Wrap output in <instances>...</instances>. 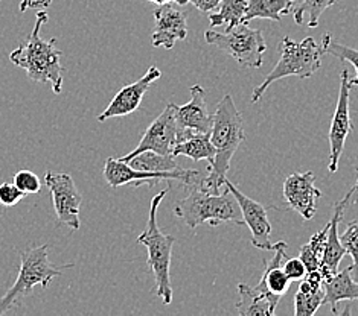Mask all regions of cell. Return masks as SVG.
<instances>
[{
    "label": "cell",
    "instance_id": "2",
    "mask_svg": "<svg viewBox=\"0 0 358 316\" xmlns=\"http://www.w3.org/2000/svg\"><path fill=\"white\" fill-rule=\"evenodd\" d=\"M46 22L48 14L45 11H38L29 40L13 50L10 54V61L27 72L32 81L49 84L55 95H59L63 90V54L55 47V38L46 41L40 37L41 27Z\"/></svg>",
    "mask_w": 358,
    "mask_h": 316
},
{
    "label": "cell",
    "instance_id": "15",
    "mask_svg": "<svg viewBox=\"0 0 358 316\" xmlns=\"http://www.w3.org/2000/svg\"><path fill=\"white\" fill-rule=\"evenodd\" d=\"M322 192L315 187L313 172H296L284 181V200L288 207L299 213L303 220L314 218L317 210V200Z\"/></svg>",
    "mask_w": 358,
    "mask_h": 316
},
{
    "label": "cell",
    "instance_id": "17",
    "mask_svg": "<svg viewBox=\"0 0 358 316\" xmlns=\"http://www.w3.org/2000/svg\"><path fill=\"white\" fill-rule=\"evenodd\" d=\"M355 193V189L352 187L349 190L343 200H340L336 206L334 211H332V218L329 220V227H328V236H327V245H325V251H323V259L320 263V274L323 276V280L329 278L332 276H336L340 268V262L348 254L345 246L340 242V236H338V224L342 220L343 216V210L348 206V202L351 201L352 195Z\"/></svg>",
    "mask_w": 358,
    "mask_h": 316
},
{
    "label": "cell",
    "instance_id": "34",
    "mask_svg": "<svg viewBox=\"0 0 358 316\" xmlns=\"http://www.w3.org/2000/svg\"><path fill=\"white\" fill-rule=\"evenodd\" d=\"M52 5V0H31L29 3V10L34 8V10H45V8H49Z\"/></svg>",
    "mask_w": 358,
    "mask_h": 316
},
{
    "label": "cell",
    "instance_id": "12",
    "mask_svg": "<svg viewBox=\"0 0 358 316\" xmlns=\"http://www.w3.org/2000/svg\"><path fill=\"white\" fill-rule=\"evenodd\" d=\"M191 100L187 104L178 107L174 105L176 119L178 125V142L189 137L194 133L210 134L214 114L206 105V91L201 85L195 84L191 87Z\"/></svg>",
    "mask_w": 358,
    "mask_h": 316
},
{
    "label": "cell",
    "instance_id": "9",
    "mask_svg": "<svg viewBox=\"0 0 358 316\" xmlns=\"http://www.w3.org/2000/svg\"><path fill=\"white\" fill-rule=\"evenodd\" d=\"M45 184L52 195L54 210L57 213L58 224L69 227L72 232H78L81 227L80 222V207L83 196L76 187L73 178L69 174H52L46 172Z\"/></svg>",
    "mask_w": 358,
    "mask_h": 316
},
{
    "label": "cell",
    "instance_id": "36",
    "mask_svg": "<svg viewBox=\"0 0 358 316\" xmlns=\"http://www.w3.org/2000/svg\"><path fill=\"white\" fill-rule=\"evenodd\" d=\"M148 2H151V3H156V5H164V3L171 2V0H148Z\"/></svg>",
    "mask_w": 358,
    "mask_h": 316
},
{
    "label": "cell",
    "instance_id": "39",
    "mask_svg": "<svg viewBox=\"0 0 358 316\" xmlns=\"http://www.w3.org/2000/svg\"><path fill=\"white\" fill-rule=\"evenodd\" d=\"M174 2H177V0H174Z\"/></svg>",
    "mask_w": 358,
    "mask_h": 316
},
{
    "label": "cell",
    "instance_id": "5",
    "mask_svg": "<svg viewBox=\"0 0 358 316\" xmlns=\"http://www.w3.org/2000/svg\"><path fill=\"white\" fill-rule=\"evenodd\" d=\"M280 54L279 61L273 67V70L267 75V78L252 93V102H258L266 90L273 82L288 78V76H297V78H311L322 67V57L325 55L323 47L315 43L313 37H305L301 43L293 41L285 37L278 45Z\"/></svg>",
    "mask_w": 358,
    "mask_h": 316
},
{
    "label": "cell",
    "instance_id": "32",
    "mask_svg": "<svg viewBox=\"0 0 358 316\" xmlns=\"http://www.w3.org/2000/svg\"><path fill=\"white\" fill-rule=\"evenodd\" d=\"M282 268L285 271L287 277L292 280V281H301V280H303L305 276H306V272H308V271H306V268H305V264L302 263V260L299 257L287 260L282 264Z\"/></svg>",
    "mask_w": 358,
    "mask_h": 316
},
{
    "label": "cell",
    "instance_id": "31",
    "mask_svg": "<svg viewBox=\"0 0 358 316\" xmlns=\"http://www.w3.org/2000/svg\"><path fill=\"white\" fill-rule=\"evenodd\" d=\"M24 196L27 193H23L14 183L0 184V204L5 207H14Z\"/></svg>",
    "mask_w": 358,
    "mask_h": 316
},
{
    "label": "cell",
    "instance_id": "33",
    "mask_svg": "<svg viewBox=\"0 0 358 316\" xmlns=\"http://www.w3.org/2000/svg\"><path fill=\"white\" fill-rule=\"evenodd\" d=\"M177 5L192 3L201 13H214L220 6L221 0H177Z\"/></svg>",
    "mask_w": 358,
    "mask_h": 316
},
{
    "label": "cell",
    "instance_id": "4",
    "mask_svg": "<svg viewBox=\"0 0 358 316\" xmlns=\"http://www.w3.org/2000/svg\"><path fill=\"white\" fill-rule=\"evenodd\" d=\"M166 193L168 189L162 190L151 200L148 224L145 232L138 237V243L147 248V264L156 278V295L164 301V304L168 306L173 303V286L169 271H171V255L176 239L174 236L162 233V230L157 225V210L160 202L165 200Z\"/></svg>",
    "mask_w": 358,
    "mask_h": 316
},
{
    "label": "cell",
    "instance_id": "6",
    "mask_svg": "<svg viewBox=\"0 0 358 316\" xmlns=\"http://www.w3.org/2000/svg\"><path fill=\"white\" fill-rule=\"evenodd\" d=\"M49 243L31 246L20 255V269L15 283L8 292L0 296V316L10 312L36 286L46 289L52 280L62 276V269L49 262Z\"/></svg>",
    "mask_w": 358,
    "mask_h": 316
},
{
    "label": "cell",
    "instance_id": "21",
    "mask_svg": "<svg viewBox=\"0 0 358 316\" xmlns=\"http://www.w3.org/2000/svg\"><path fill=\"white\" fill-rule=\"evenodd\" d=\"M173 156L177 158L180 156H185L194 161L206 160L209 166L214 163L215 158V148L210 142V134H203V133H194L189 137L185 140L178 142L174 149Z\"/></svg>",
    "mask_w": 358,
    "mask_h": 316
},
{
    "label": "cell",
    "instance_id": "24",
    "mask_svg": "<svg viewBox=\"0 0 358 316\" xmlns=\"http://www.w3.org/2000/svg\"><path fill=\"white\" fill-rule=\"evenodd\" d=\"M129 165L133 169L143 170V172H176L183 167L178 166L174 156H164L155 151H143L133 157Z\"/></svg>",
    "mask_w": 358,
    "mask_h": 316
},
{
    "label": "cell",
    "instance_id": "18",
    "mask_svg": "<svg viewBox=\"0 0 358 316\" xmlns=\"http://www.w3.org/2000/svg\"><path fill=\"white\" fill-rule=\"evenodd\" d=\"M288 245L284 241H279L273 246V254L271 259L267 262L266 268H264L261 281L258 286H255L261 292L267 294L268 296L275 298V300H280V296H284L287 294V290L289 289V285H292V280H289L285 274V271L282 268V262L287 255Z\"/></svg>",
    "mask_w": 358,
    "mask_h": 316
},
{
    "label": "cell",
    "instance_id": "11",
    "mask_svg": "<svg viewBox=\"0 0 358 316\" xmlns=\"http://www.w3.org/2000/svg\"><path fill=\"white\" fill-rule=\"evenodd\" d=\"M352 85L349 84V72L343 70L340 73V90L334 116L329 128V166L331 174L337 172L342 152L349 133L352 131L351 111H349V95H351Z\"/></svg>",
    "mask_w": 358,
    "mask_h": 316
},
{
    "label": "cell",
    "instance_id": "20",
    "mask_svg": "<svg viewBox=\"0 0 358 316\" xmlns=\"http://www.w3.org/2000/svg\"><path fill=\"white\" fill-rule=\"evenodd\" d=\"M240 301L236 303V310L241 316H273L278 307V300L261 292L249 285H238Z\"/></svg>",
    "mask_w": 358,
    "mask_h": 316
},
{
    "label": "cell",
    "instance_id": "38",
    "mask_svg": "<svg viewBox=\"0 0 358 316\" xmlns=\"http://www.w3.org/2000/svg\"><path fill=\"white\" fill-rule=\"evenodd\" d=\"M289 2H293V3H296V2H299V0H289Z\"/></svg>",
    "mask_w": 358,
    "mask_h": 316
},
{
    "label": "cell",
    "instance_id": "19",
    "mask_svg": "<svg viewBox=\"0 0 358 316\" xmlns=\"http://www.w3.org/2000/svg\"><path fill=\"white\" fill-rule=\"evenodd\" d=\"M323 290L325 298L323 304L331 306V312L338 313L340 301L358 300V281L352 277V266H348L343 271H338L336 276L323 280Z\"/></svg>",
    "mask_w": 358,
    "mask_h": 316
},
{
    "label": "cell",
    "instance_id": "29",
    "mask_svg": "<svg viewBox=\"0 0 358 316\" xmlns=\"http://www.w3.org/2000/svg\"><path fill=\"white\" fill-rule=\"evenodd\" d=\"M340 242L345 246L346 253L352 257V274L358 281V220L349 222L345 233L340 236Z\"/></svg>",
    "mask_w": 358,
    "mask_h": 316
},
{
    "label": "cell",
    "instance_id": "28",
    "mask_svg": "<svg viewBox=\"0 0 358 316\" xmlns=\"http://www.w3.org/2000/svg\"><path fill=\"white\" fill-rule=\"evenodd\" d=\"M325 290L320 289L317 292L306 294L297 290L294 296V315L296 316H311L317 312L319 307L323 304Z\"/></svg>",
    "mask_w": 358,
    "mask_h": 316
},
{
    "label": "cell",
    "instance_id": "14",
    "mask_svg": "<svg viewBox=\"0 0 358 316\" xmlns=\"http://www.w3.org/2000/svg\"><path fill=\"white\" fill-rule=\"evenodd\" d=\"M160 76V69H157L156 66H151L141 80L125 85V87L116 93L108 107L98 116V122H107L108 119L125 117L134 113L141 107L145 93L148 91L151 84L157 81Z\"/></svg>",
    "mask_w": 358,
    "mask_h": 316
},
{
    "label": "cell",
    "instance_id": "23",
    "mask_svg": "<svg viewBox=\"0 0 358 316\" xmlns=\"http://www.w3.org/2000/svg\"><path fill=\"white\" fill-rule=\"evenodd\" d=\"M247 11V0H221L220 10L209 13V23L212 28L223 27L224 31L235 28L236 24L244 23Z\"/></svg>",
    "mask_w": 358,
    "mask_h": 316
},
{
    "label": "cell",
    "instance_id": "37",
    "mask_svg": "<svg viewBox=\"0 0 358 316\" xmlns=\"http://www.w3.org/2000/svg\"><path fill=\"white\" fill-rule=\"evenodd\" d=\"M354 189H355V192H358V175H357V183L354 186Z\"/></svg>",
    "mask_w": 358,
    "mask_h": 316
},
{
    "label": "cell",
    "instance_id": "27",
    "mask_svg": "<svg viewBox=\"0 0 358 316\" xmlns=\"http://www.w3.org/2000/svg\"><path fill=\"white\" fill-rule=\"evenodd\" d=\"M322 47L325 54L336 57L338 59H342V61H346V63L354 66L357 76L354 80H349V84H351L352 87H358V50L349 47V46H345V45H340V43H336L334 40H332L331 33H325V36H323Z\"/></svg>",
    "mask_w": 358,
    "mask_h": 316
},
{
    "label": "cell",
    "instance_id": "26",
    "mask_svg": "<svg viewBox=\"0 0 358 316\" xmlns=\"http://www.w3.org/2000/svg\"><path fill=\"white\" fill-rule=\"evenodd\" d=\"M328 227L327 225L320 232L313 234L308 243H305L299 251V259L305 264V268L308 272L317 271L320 268V263L323 259V251H325L327 245V236H328Z\"/></svg>",
    "mask_w": 358,
    "mask_h": 316
},
{
    "label": "cell",
    "instance_id": "10",
    "mask_svg": "<svg viewBox=\"0 0 358 316\" xmlns=\"http://www.w3.org/2000/svg\"><path fill=\"white\" fill-rule=\"evenodd\" d=\"M178 140V125L176 119L174 104H168L165 110L151 122L143 133L141 142L130 153H127L121 160L129 161L143 151H155L164 156H173V149Z\"/></svg>",
    "mask_w": 358,
    "mask_h": 316
},
{
    "label": "cell",
    "instance_id": "16",
    "mask_svg": "<svg viewBox=\"0 0 358 316\" xmlns=\"http://www.w3.org/2000/svg\"><path fill=\"white\" fill-rule=\"evenodd\" d=\"M156 28L152 32L151 43L155 47L173 49L177 41L186 40L187 37V19L186 14L173 3L159 5L155 10Z\"/></svg>",
    "mask_w": 358,
    "mask_h": 316
},
{
    "label": "cell",
    "instance_id": "3",
    "mask_svg": "<svg viewBox=\"0 0 358 316\" xmlns=\"http://www.w3.org/2000/svg\"><path fill=\"white\" fill-rule=\"evenodd\" d=\"M191 190L174 207V215L185 220L191 230L209 224L217 227L223 222L244 225L241 209L226 187L223 193H212L199 184L189 186Z\"/></svg>",
    "mask_w": 358,
    "mask_h": 316
},
{
    "label": "cell",
    "instance_id": "25",
    "mask_svg": "<svg viewBox=\"0 0 358 316\" xmlns=\"http://www.w3.org/2000/svg\"><path fill=\"white\" fill-rule=\"evenodd\" d=\"M340 2V0H299L293 5V17L296 24H303L305 17L308 20V27L315 28L319 24L322 14L329 6Z\"/></svg>",
    "mask_w": 358,
    "mask_h": 316
},
{
    "label": "cell",
    "instance_id": "13",
    "mask_svg": "<svg viewBox=\"0 0 358 316\" xmlns=\"http://www.w3.org/2000/svg\"><path fill=\"white\" fill-rule=\"evenodd\" d=\"M224 186L230 190V193L234 195L238 206L241 209L244 225L249 227L252 233V245L255 248H259L262 251H273L275 243H271L270 241L271 224L268 222L266 207L255 200L249 198L247 195H244L234 183H230L229 179H226Z\"/></svg>",
    "mask_w": 358,
    "mask_h": 316
},
{
    "label": "cell",
    "instance_id": "1",
    "mask_svg": "<svg viewBox=\"0 0 358 316\" xmlns=\"http://www.w3.org/2000/svg\"><path fill=\"white\" fill-rule=\"evenodd\" d=\"M245 140L244 121L230 95H226L218 102L214 113V122L210 130V142L215 148L214 163L208 166L209 174L204 176L200 186L212 193H220L224 186L227 172L235 152Z\"/></svg>",
    "mask_w": 358,
    "mask_h": 316
},
{
    "label": "cell",
    "instance_id": "22",
    "mask_svg": "<svg viewBox=\"0 0 358 316\" xmlns=\"http://www.w3.org/2000/svg\"><path fill=\"white\" fill-rule=\"evenodd\" d=\"M293 5L289 0H247L244 23H249L253 19L280 22L282 15L292 13Z\"/></svg>",
    "mask_w": 358,
    "mask_h": 316
},
{
    "label": "cell",
    "instance_id": "7",
    "mask_svg": "<svg viewBox=\"0 0 358 316\" xmlns=\"http://www.w3.org/2000/svg\"><path fill=\"white\" fill-rule=\"evenodd\" d=\"M204 40L208 45L229 54L241 67L259 69L264 64V54L267 50L266 40L262 31L252 29L249 23H240L223 32L208 29L204 32Z\"/></svg>",
    "mask_w": 358,
    "mask_h": 316
},
{
    "label": "cell",
    "instance_id": "35",
    "mask_svg": "<svg viewBox=\"0 0 358 316\" xmlns=\"http://www.w3.org/2000/svg\"><path fill=\"white\" fill-rule=\"evenodd\" d=\"M29 3H31V0H22V3H20V13H24V11H28L29 10Z\"/></svg>",
    "mask_w": 358,
    "mask_h": 316
},
{
    "label": "cell",
    "instance_id": "30",
    "mask_svg": "<svg viewBox=\"0 0 358 316\" xmlns=\"http://www.w3.org/2000/svg\"><path fill=\"white\" fill-rule=\"evenodd\" d=\"M14 184L27 195H34L41 190V181L37 174H34L27 169L19 170V172L14 175Z\"/></svg>",
    "mask_w": 358,
    "mask_h": 316
},
{
    "label": "cell",
    "instance_id": "8",
    "mask_svg": "<svg viewBox=\"0 0 358 316\" xmlns=\"http://www.w3.org/2000/svg\"><path fill=\"white\" fill-rule=\"evenodd\" d=\"M106 181L112 187L121 186H133L139 187L142 184H148L150 187L156 186L160 181H178L186 186L199 184L203 176L195 169H182L176 172H143V170L133 169L129 163H125L121 158H107L104 165Z\"/></svg>",
    "mask_w": 358,
    "mask_h": 316
}]
</instances>
